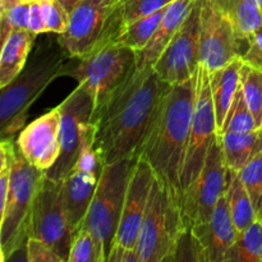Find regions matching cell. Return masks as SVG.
Segmentation results:
<instances>
[{"label": "cell", "instance_id": "ffe728a7", "mask_svg": "<svg viewBox=\"0 0 262 262\" xmlns=\"http://www.w3.org/2000/svg\"><path fill=\"white\" fill-rule=\"evenodd\" d=\"M242 64V59L237 58L227 66L210 73V89H211L215 117H216L217 133L224 125L225 118L239 89Z\"/></svg>", "mask_w": 262, "mask_h": 262}, {"label": "cell", "instance_id": "9a60e30c", "mask_svg": "<svg viewBox=\"0 0 262 262\" xmlns=\"http://www.w3.org/2000/svg\"><path fill=\"white\" fill-rule=\"evenodd\" d=\"M188 230L196 261L225 262L239 233L230 215L227 191L219 199L210 219Z\"/></svg>", "mask_w": 262, "mask_h": 262}, {"label": "cell", "instance_id": "277c9868", "mask_svg": "<svg viewBox=\"0 0 262 262\" xmlns=\"http://www.w3.org/2000/svg\"><path fill=\"white\" fill-rule=\"evenodd\" d=\"M115 33L102 37L96 45L79 56H71L59 77L76 79L100 106L136 71V51L117 42Z\"/></svg>", "mask_w": 262, "mask_h": 262}, {"label": "cell", "instance_id": "5b68a950", "mask_svg": "<svg viewBox=\"0 0 262 262\" xmlns=\"http://www.w3.org/2000/svg\"><path fill=\"white\" fill-rule=\"evenodd\" d=\"M45 171L26 160L14 146L7 201L0 207V253L9 260L30 237L31 217L38 189L45 181Z\"/></svg>", "mask_w": 262, "mask_h": 262}, {"label": "cell", "instance_id": "8fae6325", "mask_svg": "<svg viewBox=\"0 0 262 262\" xmlns=\"http://www.w3.org/2000/svg\"><path fill=\"white\" fill-rule=\"evenodd\" d=\"M58 107L60 110V155L45 174L53 181L61 182L76 165L84 136L92 125L95 104L91 95L78 84Z\"/></svg>", "mask_w": 262, "mask_h": 262}, {"label": "cell", "instance_id": "52a82bcc", "mask_svg": "<svg viewBox=\"0 0 262 262\" xmlns=\"http://www.w3.org/2000/svg\"><path fill=\"white\" fill-rule=\"evenodd\" d=\"M137 158L124 159L104 166L95 196L81 227L99 241L106 256V262L115 243L128 183Z\"/></svg>", "mask_w": 262, "mask_h": 262}, {"label": "cell", "instance_id": "9c48e42d", "mask_svg": "<svg viewBox=\"0 0 262 262\" xmlns=\"http://www.w3.org/2000/svg\"><path fill=\"white\" fill-rule=\"evenodd\" d=\"M122 0H79L72 9L68 30L58 35L69 56H79L102 37L118 32L117 10Z\"/></svg>", "mask_w": 262, "mask_h": 262}, {"label": "cell", "instance_id": "3957f363", "mask_svg": "<svg viewBox=\"0 0 262 262\" xmlns=\"http://www.w3.org/2000/svg\"><path fill=\"white\" fill-rule=\"evenodd\" d=\"M69 58L58 37L46 38L36 46L22 71L0 89L2 140H13L22 129L31 105L54 79L59 78V72Z\"/></svg>", "mask_w": 262, "mask_h": 262}, {"label": "cell", "instance_id": "30bf717a", "mask_svg": "<svg viewBox=\"0 0 262 262\" xmlns=\"http://www.w3.org/2000/svg\"><path fill=\"white\" fill-rule=\"evenodd\" d=\"M229 181L230 170L225 164L220 136L217 135L207 154L201 174L192 188L182 197L181 209L187 230L210 219L219 199L228 189Z\"/></svg>", "mask_w": 262, "mask_h": 262}, {"label": "cell", "instance_id": "7402d4cb", "mask_svg": "<svg viewBox=\"0 0 262 262\" xmlns=\"http://www.w3.org/2000/svg\"><path fill=\"white\" fill-rule=\"evenodd\" d=\"M220 136L224 160L228 169L238 173L262 151V128L252 132H225Z\"/></svg>", "mask_w": 262, "mask_h": 262}, {"label": "cell", "instance_id": "f35d334b", "mask_svg": "<svg viewBox=\"0 0 262 262\" xmlns=\"http://www.w3.org/2000/svg\"><path fill=\"white\" fill-rule=\"evenodd\" d=\"M59 2H60L61 4H63L64 7L69 10V13H71L72 9L76 7V4L79 2V0H59Z\"/></svg>", "mask_w": 262, "mask_h": 262}, {"label": "cell", "instance_id": "5bb4252c", "mask_svg": "<svg viewBox=\"0 0 262 262\" xmlns=\"http://www.w3.org/2000/svg\"><path fill=\"white\" fill-rule=\"evenodd\" d=\"M246 40L211 0H202L200 18V61L209 73L241 58Z\"/></svg>", "mask_w": 262, "mask_h": 262}, {"label": "cell", "instance_id": "60d3db41", "mask_svg": "<svg viewBox=\"0 0 262 262\" xmlns=\"http://www.w3.org/2000/svg\"><path fill=\"white\" fill-rule=\"evenodd\" d=\"M260 7H261V10H262V0H260Z\"/></svg>", "mask_w": 262, "mask_h": 262}, {"label": "cell", "instance_id": "d590c367", "mask_svg": "<svg viewBox=\"0 0 262 262\" xmlns=\"http://www.w3.org/2000/svg\"><path fill=\"white\" fill-rule=\"evenodd\" d=\"M28 30L35 35H42L48 33L45 22V13H43L42 3L38 2L31 3L30 5V20H28Z\"/></svg>", "mask_w": 262, "mask_h": 262}, {"label": "cell", "instance_id": "7c38bea8", "mask_svg": "<svg viewBox=\"0 0 262 262\" xmlns=\"http://www.w3.org/2000/svg\"><path fill=\"white\" fill-rule=\"evenodd\" d=\"M30 237L49 243L64 262H68L74 233L67 216L61 182L45 177L33 204Z\"/></svg>", "mask_w": 262, "mask_h": 262}, {"label": "cell", "instance_id": "4fadbf2b", "mask_svg": "<svg viewBox=\"0 0 262 262\" xmlns=\"http://www.w3.org/2000/svg\"><path fill=\"white\" fill-rule=\"evenodd\" d=\"M202 0H197L186 22L160 55L154 71L170 86L193 78L200 64V18Z\"/></svg>", "mask_w": 262, "mask_h": 262}, {"label": "cell", "instance_id": "d6986e66", "mask_svg": "<svg viewBox=\"0 0 262 262\" xmlns=\"http://www.w3.org/2000/svg\"><path fill=\"white\" fill-rule=\"evenodd\" d=\"M197 0H174L170 3L151 40L142 50L136 53L137 69L152 68L163 51L188 17Z\"/></svg>", "mask_w": 262, "mask_h": 262}, {"label": "cell", "instance_id": "74e56055", "mask_svg": "<svg viewBox=\"0 0 262 262\" xmlns=\"http://www.w3.org/2000/svg\"><path fill=\"white\" fill-rule=\"evenodd\" d=\"M33 2H38V0H7L5 4L0 7V13L4 12V10L8 9L9 7H12L13 4H17V3H27V4H31V3Z\"/></svg>", "mask_w": 262, "mask_h": 262}, {"label": "cell", "instance_id": "e0dca14e", "mask_svg": "<svg viewBox=\"0 0 262 262\" xmlns=\"http://www.w3.org/2000/svg\"><path fill=\"white\" fill-rule=\"evenodd\" d=\"M60 110L55 107L27 125L17 138L26 160L46 173L60 155Z\"/></svg>", "mask_w": 262, "mask_h": 262}, {"label": "cell", "instance_id": "8992f818", "mask_svg": "<svg viewBox=\"0 0 262 262\" xmlns=\"http://www.w3.org/2000/svg\"><path fill=\"white\" fill-rule=\"evenodd\" d=\"M186 232L181 199L155 176L136 246L138 261H174Z\"/></svg>", "mask_w": 262, "mask_h": 262}, {"label": "cell", "instance_id": "ac0fdd59", "mask_svg": "<svg viewBox=\"0 0 262 262\" xmlns=\"http://www.w3.org/2000/svg\"><path fill=\"white\" fill-rule=\"evenodd\" d=\"M101 174L73 168V170L61 181L64 205L69 225L76 234L81 229L89 207L96 192Z\"/></svg>", "mask_w": 262, "mask_h": 262}, {"label": "cell", "instance_id": "f1b7e54d", "mask_svg": "<svg viewBox=\"0 0 262 262\" xmlns=\"http://www.w3.org/2000/svg\"><path fill=\"white\" fill-rule=\"evenodd\" d=\"M68 262H106V256L99 241L81 228L72 241Z\"/></svg>", "mask_w": 262, "mask_h": 262}, {"label": "cell", "instance_id": "d4e9b609", "mask_svg": "<svg viewBox=\"0 0 262 262\" xmlns=\"http://www.w3.org/2000/svg\"><path fill=\"white\" fill-rule=\"evenodd\" d=\"M168 7L163 8V9L158 10V12L147 15V17L141 18V19L130 23V25L119 28L114 36L115 41L132 49L136 53L142 50L147 45L148 41L151 40L154 33H155L156 28L160 25Z\"/></svg>", "mask_w": 262, "mask_h": 262}, {"label": "cell", "instance_id": "83f0119b", "mask_svg": "<svg viewBox=\"0 0 262 262\" xmlns=\"http://www.w3.org/2000/svg\"><path fill=\"white\" fill-rule=\"evenodd\" d=\"M255 129H257L255 118H253L252 113H251L250 107H248L247 102H246L245 95H243V91L239 84V89H238L237 94H235L229 113H228L227 118H225L224 125H223L222 130L217 135H222V133L225 132H252Z\"/></svg>", "mask_w": 262, "mask_h": 262}, {"label": "cell", "instance_id": "6da1fadb", "mask_svg": "<svg viewBox=\"0 0 262 262\" xmlns=\"http://www.w3.org/2000/svg\"><path fill=\"white\" fill-rule=\"evenodd\" d=\"M170 87L154 68H136L95 109V148L104 166L137 158L161 100Z\"/></svg>", "mask_w": 262, "mask_h": 262}, {"label": "cell", "instance_id": "b9f144b4", "mask_svg": "<svg viewBox=\"0 0 262 262\" xmlns=\"http://www.w3.org/2000/svg\"><path fill=\"white\" fill-rule=\"evenodd\" d=\"M261 128H262V127H261Z\"/></svg>", "mask_w": 262, "mask_h": 262}, {"label": "cell", "instance_id": "2e32d148", "mask_svg": "<svg viewBox=\"0 0 262 262\" xmlns=\"http://www.w3.org/2000/svg\"><path fill=\"white\" fill-rule=\"evenodd\" d=\"M154 179L155 173L151 165L145 159L138 156L130 174L122 219L115 237V243L118 245L136 250Z\"/></svg>", "mask_w": 262, "mask_h": 262}, {"label": "cell", "instance_id": "7a4b0ae2", "mask_svg": "<svg viewBox=\"0 0 262 262\" xmlns=\"http://www.w3.org/2000/svg\"><path fill=\"white\" fill-rule=\"evenodd\" d=\"M197 73V72H196ZM196 99V74L164 95L140 154L156 178L182 199V170Z\"/></svg>", "mask_w": 262, "mask_h": 262}, {"label": "cell", "instance_id": "44dd1931", "mask_svg": "<svg viewBox=\"0 0 262 262\" xmlns=\"http://www.w3.org/2000/svg\"><path fill=\"white\" fill-rule=\"evenodd\" d=\"M30 30H15L2 42L0 55V89L7 86L27 63L36 40Z\"/></svg>", "mask_w": 262, "mask_h": 262}, {"label": "cell", "instance_id": "4316f807", "mask_svg": "<svg viewBox=\"0 0 262 262\" xmlns=\"http://www.w3.org/2000/svg\"><path fill=\"white\" fill-rule=\"evenodd\" d=\"M241 89L252 113L257 128L262 127V71L243 63L241 68Z\"/></svg>", "mask_w": 262, "mask_h": 262}, {"label": "cell", "instance_id": "484cf974", "mask_svg": "<svg viewBox=\"0 0 262 262\" xmlns=\"http://www.w3.org/2000/svg\"><path fill=\"white\" fill-rule=\"evenodd\" d=\"M225 262H262V222L256 220L245 232L238 233Z\"/></svg>", "mask_w": 262, "mask_h": 262}, {"label": "cell", "instance_id": "cb8c5ba5", "mask_svg": "<svg viewBox=\"0 0 262 262\" xmlns=\"http://www.w3.org/2000/svg\"><path fill=\"white\" fill-rule=\"evenodd\" d=\"M227 193L230 215H232L235 228L239 233L245 232L257 220V217H256L250 194L238 173L230 171V181Z\"/></svg>", "mask_w": 262, "mask_h": 262}, {"label": "cell", "instance_id": "ba28073f", "mask_svg": "<svg viewBox=\"0 0 262 262\" xmlns=\"http://www.w3.org/2000/svg\"><path fill=\"white\" fill-rule=\"evenodd\" d=\"M216 136L217 124L210 89V73L202 64H200L196 73L193 115L182 170V197L192 188L201 174L206 156Z\"/></svg>", "mask_w": 262, "mask_h": 262}, {"label": "cell", "instance_id": "603a6c76", "mask_svg": "<svg viewBox=\"0 0 262 262\" xmlns=\"http://www.w3.org/2000/svg\"><path fill=\"white\" fill-rule=\"evenodd\" d=\"M230 20L238 36L246 40L262 27V10L258 0H211Z\"/></svg>", "mask_w": 262, "mask_h": 262}, {"label": "cell", "instance_id": "1f68e13d", "mask_svg": "<svg viewBox=\"0 0 262 262\" xmlns=\"http://www.w3.org/2000/svg\"><path fill=\"white\" fill-rule=\"evenodd\" d=\"M30 5L27 3H17L0 13L2 20V42L8 37L10 32L15 30H28L30 20Z\"/></svg>", "mask_w": 262, "mask_h": 262}, {"label": "cell", "instance_id": "4dcf8cb0", "mask_svg": "<svg viewBox=\"0 0 262 262\" xmlns=\"http://www.w3.org/2000/svg\"><path fill=\"white\" fill-rule=\"evenodd\" d=\"M238 174L250 194L256 217L262 222V151L246 164Z\"/></svg>", "mask_w": 262, "mask_h": 262}, {"label": "cell", "instance_id": "8d00e7d4", "mask_svg": "<svg viewBox=\"0 0 262 262\" xmlns=\"http://www.w3.org/2000/svg\"><path fill=\"white\" fill-rule=\"evenodd\" d=\"M107 262H140L138 261L137 252L135 248H128L122 245L114 243L109 256Z\"/></svg>", "mask_w": 262, "mask_h": 262}, {"label": "cell", "instance_id": "ab89813d", "mask_svg": "<svg viewBox=\"0 0 262 262\" xmlns=\"http://www.w3.org/2000/svg\"><path fill=\"white\" fill-rule=\"evenodd\" d=\"M5 2H7V0H0V7H2V5H4Z\"/></svg>", "mask_w": 262, "mask_h": 262}, {"label": "cell", "instance_id": "f546056e", "mask_svg": "<svg viewBox=\"0 0 262 262\" xmlns=\"http://www.w3.org/2000/svg\"><path fill=\"white\" fill-rule=\"evenodd\" d=\"M174 0H122L117 10L118 30L168 7Z\"/></svg>", "mask_w": 262, "mask_h": 262}, {"label": "cell", "instance_id": "836d02e7", "mask_svg": "<svg viewBox=\"0 0 262 262\" xmlns=\"http://www.w3.org/2000/svg\"><path fill=\"white\" fill-rule=\"evenodd\" d=\"M26 261L27 262H64L63 258L49 243L35 237H28L26 242Z\"/></svg>", "mask_w": 262, "mask_h": 262}, {"label": "cell", "instance_id": "e575fe53", "mask_svg": "<svg viewBox=\"0 0 262 262\" xmlns=\"http://www.w3.org/2000/svg\"><path fill=\"white\" fill-rule=\"evenodd\" d=\"M241 59L247 66L262 71V27L246 38V48Z\"/></svg>", "mask_w": 262, "mask_h": 262}, {"label": "cell", "instance_id": "d6a6232c", "mask_svg": "<svg viewBox=\"0 0 262 262\" xmlns=\"http://www.w3.org/2000/svg\"><path fill=\"white\" fill-rule=\"evenodd\" d=\"M45 13L46 30L50 33L61 35L68 30L71 13L59 0H41Z\"/></svg>", "mask_w": 262, "mask_h": 262}]
</instances>
